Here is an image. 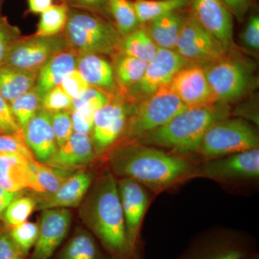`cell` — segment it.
<instances>
[{"mask_svg": "<svg viewBox=\"0 0 259 259\" xmlns=\"http://www.w3.org/2000/svg\"><path fill=\"white\" fill-rule=\"evenodd\" d=\"M107 163L116 178L132 179L156 191L186 178L192 169L185 158L135 141L110 151Z\"/></svg>", "mask_w": 259, "mask_h": 259, "instance_id": "cell-2", "label": "cell"}, {"mask_svg": "<svg viewBox=\"0 0 259 259\" xmlns=\"http://www.w3.org/2000/svg\"><path fill=\"white\" fill-rule=\"evenodd\" d=\"M190 0H136L134 3L140 23H150L190 4Z\"/></svg>", "mask_w": 259, "mask_h": 259, "instance_id": "cell-29", "label": "cell"}, {"mask_svg": "<svg viewBox=\"0 0 259 259\" xmlns=\"http://www.w3.org/2000/svg\"><path fill=\"white\" fill-rule=\"evenodd\" d=\"M70 8L64 3L53 5L40 15L35 35L54 36L64 31L69 18Z\"/></svg>", "mask_w": 259, "mask_h": 259, "instance_id": "cell-30", "label": "cell"}, {"mask_svg": "<svg viewBox=\"0 0 259 259\" xmlns=\"http://www.w3.org/2000/svg\"><path fill=\"white\" fill-rule=\"evenodd\" d=\"M256 130L242 118L223 119L204 135L197 153L207 159L258 148Z\"/></svg>", "mask_w": 259, "mask_h": 259, "instance_id": "cell-5", "label": "cell"}, {"mask_svg": "<svg viewBox=\"0 0 259 259\" xmlns=\"http://www.w3.org/2000/svg\"><path fill=\"white\" fill-rule=\"evenodd\" d=\"M117 188L130 250L134 259H139L140 233L145 213L149 204V196L146 187L132 179L117 180Z\"/></svg>", "mask_w": 259, "mask_h": 259, "instance_id": "cell-11", "label": "cell"}, {"mask_svg": "<svg viewBox=\"0 0 259 259\" xmlns=\"http://www.w3.org/2000/svg\"><path fill=\"white\" fill-rule=\"evenodd\" d=\"M20 37L19 29L11 25L7 18L0 16V66L4 64L13 42Z\"/></svg>", "mask_w": 259, "mask_h": 259, "instance_id": "cell-40", "label": "cell"}, {"mask_svg": "<svg viewBox=\"0 0 259 259\" xmlns=\"http://www.w3.org/2000/svg\"><path fill=\"white\" fill-rule=\"evenodd\" d=\"M28 11L32 14L40 15L54 5V0H27Z\"/></svg>", "mask_w": 259, "mask_h": 259, "instance_id": "cell-48", "label": "cell"}, {"mask_svg": "<svg viewBox=\"0 0 259 259\" xmlns=\"http://www.w3.org/2000/svg\"><path fill=\"white\" fill-rule=\"evenodd\" d=\"M241 259H259L258 254L254 251L251 252L249 254L245 255V256Z\"/></svg>", "mask_w": 259, "mask_h": 259, "instance_id": "cell-51", "label": "cell"}, {"mask_svg": "<svg viewBox=\"0 0 259 259\" xmlns=\"http://www.w3.org/2000/svg\"><path fill=\"white\" fill-rule=\"evenodd\" d=\"M67 49L69 46L64 34L20 37L10 47L3 65L38 71L51 57Z\"/></svg>", "mask_w": 259, "mask_h": 259, "instance_id": "cell-8", "label": "cell"}, {"mask_svg": "<svg viewBox=\"0 0 259 259\" xmlns=\"http://www.w3.org/2000/svg\"><path fill=\"white\" fill-rule=\"evenodd\" d=\"M38 71L0 66V94L8 102L35 88Z\"/></svg>", "mask_w": 259, "mask_h": 259, "instance_id": "cell-25", "label": "cell"}, {"mask_svg": "<svg viewBox=\"0 0 259 259\" xmlns=\"http://www.w3.org/2000/svg\"><path fill=\"white\" fill-rule=\"evenodd\" d=\"M59 86L72 100L81 96L90 87L77 69L68 75Z\"/></svg>", "mask_w": 259, "mask_h": 259, "instance_id": "cell-41", "label": "cell"}, {"mask_svg": "<svg viewBox=\"0 0 259 259\" xmlns=\"http://www.w3.org/2000/svg\"><path fill=\"white\" fill-rule=\"evenodd\" d=\"M120 49L122 54L148 64L156 56L158 48L153 41L147 30L138 28L122 37Z\"/></svg>", "mask_w": 259, "mask_h": 259, "instance_id": "cell-27", "label": "cell"}, {"mask_svg": "<svg viewBox=\"0 0 259 259\" xmlns=\"http://www.w3.org/2000/svg\"><path fill=\"white\" fill-rule=\"evenodd\" d=\"M175 51L187 61L206 62L222 59L228 51L192 15L185 19Z\"/></svg>", "mask_w": 259, "mask_h": 259, "instance_id": "cell-13", "label": "cell"}, {"mask_svg": "<svg viewBox=\"0 0 259 259\" xmlns=\"http://www.w3.org/2000/svg\"><path fill=\"white\" fill-rule=\"evenodd\" d=\"M228 10L231 11L232 15H234L236 13V3H235V0H221Z\"/></svg>", "mask_w": 259, "mask_h": 259, "instance_id": "cell-50", "label": "cell"}, {"mask_svg": "<svg viewBox=\"0 0 259 259\" xmlns=\"http://www.w3.org/2000/svg\"><path fill=\"white\" fill-rule=\"evenodd\" d=\"M111 101L110 93L101 89L90 87L81 96L72 100L71 110H78L88 115H95L97 110Z\"/></svg>", "mask_w": 259, "mask_h": 259, "instance_id": "cell-35", "label": "cell"}, {"mask_svg": "<svg viewBox=\"0 0 259 259\" xmlns=\"http://www.w3.org/2000/svg\"><path fill=\"white\" fill-rule=\"evenodd\" d=\"M0 134H3V133H2L1 128H0Z\"/></svg>", "mask_w": 259, "mask_h": 259, "instance_id": "cell-52", "label": "cell"}, {"mask_svg": "<svg viewBox=\"0 0 259 259\" xmlns=\"http://www.w3.org/2000/svg\"><path fill=\"white\" fill-rule=\"evenodd\" d=\"M0 128L3 134L23 133L15 120L10 102L0 94Z\"/></svg>", "mask_w": 259, "mask_h": 259, "instance_id": "cell-42", "label": "cell"}, {"mask_svg": "<svg viewBox=\"0 0 259 259\" xmlns=\"http://www.w3.org/2000/svg\"><path fill=\"white\" fill-rule=\"evenodd\" d=\"M108 8L121 37H125L139 28L141 23L134 3L129 0H109Z\"/></svg>", "mask_w": 259, "mask_h": 259, "instance_id": "cell-31", "label": "cell"}, {"mask_svg": "<svg viewBox=\"0 0 259 259\" xmlns=\"http://www.w3.org/2000/svg\"><path fill=\"white\" fill-rule=\"evenodd\" d=\"M185 19L177 12L150 22L148 33L158 49L175 50Z\"/></svg>", "mask_w": 259, "mask_h": 259, "instance_id": "cell-26", "label": "cell"}, {"mask_svg": "<svg viewBox=\"0 0 259 259\" xmlns=\"http://www.w3.org/2000/svg\"><path fill=\"white\" fill-rule=\"evenodd\" d=\"M41 108L51 114L61 111H71L72 99L65 93L61 86H57L42 97Z\"/></svg>", "mask_w": 259, "mask_h": 259, "instance_id": "cell-37", "label": "cell"}, {"mask_svg": "<svg viewBox=\"0 0 259 259\" xmlns=\"http://www.w3.org/2000/svg\"><path fill=\"white\" fill-rule=\"evenodd\" d=\"M71 9L83 10L95 14L108 13L109 0H60Z\"/></svg>", "mask_w": 259, "mask_h": 259, "instance_id": "cell-43", "label": "cell"}, {"mask_svg": "<svg viewBox=\"0 0 259 259\" xmlns=\"http://www.w3.org/2000/svg\"><path fill=\"white\" fill-rule=\"evenodd\" d=\"M30 163L36 182L37 191L35 193H53L72 174L37 161L35 158H30Z\"/></svg>", "mask_w": 259, "mask_h": 259, "instance_id": "cell-28", "label": "cell"}, {"mask_svg": "<svg viewBox=\"0 0 259 259\" xmlns=\"http://www.w3.org/2000/svg\"><path fill=\"white\" fill-rule=\"evenodd\" d=\"M8 230L24 259H26L36 243L40 231L39 223L26 221Z\"/></svg>", "mask_w": 259, "mask_h": 259, "instance_id": "cell-36", "label": "cell"}, {"mask_svg": "<svg viewBox=\"0 0 259 259\" xmlns=\"http://www.w3.org/2000/svg\"><path fill=\"white\" fill-rule=\"evenodd\" d=\"M214 63L205 70L216 102L234 101L249 90L253 78L250 66L237 59L223 58Z\"/></svg>", "mask_w": 259, "mask_h": 259, "instance_id": "cell-7", "label": "cell"}, {"mask_svg": "<svg viewBox=\"0 0 259 259\" xmlns=\"http://www.w3.org/2000/svg\"><path fill=\"white\" fill-rule=\"evenodd\" d=\"M68 46L78 56L112 55L120 49L122 37L110 22L95 13L70 9L64 29Z\"/></svg>", "mask_w": 259, "mask_h": 259, "instance_id": "cell-4", "label": "cell"}, {"mask_svg": "<svg viewBox=\"0 0 259 259\" xmlns=\"http://www.w3.org/2000/svg\"><path fill=\"white\" fill-rule=\"evenodd\" d=\"M187 108L169 84L158 90L135 107L124 134L130 142L161 127Z\"/></svg>", "mask_w": 259, "mask_h": 259, "instance_id": "cell-6", "label": "cell"}, {"mask_svg": "<svg viewBox=\"0 0 259 259\" xmlns=\"http://www.w3.org/2000/svg\"><path fill=\"white\" fill-rule=\"evenodd\" d=\"M249 0H235L236 3V13L235 16L238 20H243V16L246 13L248 8Z\"/></svg>", "mask_w": 259, "mask_h": 259, "instance_id": "cell-49", "label": "cell"}, {"mask_svg": "<svg viewBox=\"0 0 259 259\" xmlns=\"http://www.w3.org/2000/svg\"><path fill=\"white\" fill-rule=\"evenodd\" d=\"M193 16L227 51L233 45V15L221 0H190Z\"/></svg>", "mask_w": 259, "mask_h": 259, "instance_id": "cell-16", "label": "cell"}, {"mask_svg": "<svg viewBox=\"0 0 259 259\" xmlns=\"http://www.w3.org/2000/svg\"><path fill=\"white\" fill-rule=\"evenodd\" d=\"M133 110L124 102L112 100L95 112L91 139L97 156L108 151L124 134Z\"/></svg>", "mask_w": 259, "mask_h": 259, "instance_id": "cell-14", "label": "cell"}, {"mask_svg": "<svg viewBox=\"0 0 259 259\" xmlns=\"http://www.w3.org/2000/svg\"><path fill=\"white\" fill-rule=\"evenodd\" d=\"M187 62L176 51L158 49L156 56L148 63L141 79L128 88L130 95L134 100L142 101L169 84Z\"/></svg>", "mask_w": 259, "mask_h": 259, "instance_id": "cell-9", "label": "cell"}, {"mask_svg": "<svg viewBox=\"0 0 259 259\" xmlns=\"http://www.w3.org/2000/svg\"><path fill=\"white\" fill-rule=\"evenodd\" d=\"M51 259H112L88 229L78 228Z\"/></svg>", "mask_w": 259, "mask_h": 259, "instance_id": "cell-23", "label": "cell"}, {"mask_svg": "<svg viewBox=\"0 0 259 259\" xmlns=\"http://www.w3.org/2000/svg\"><path fill=\"white\" fill-rule=\"evenodd\" d=\"M30 159L18 153H0V186L10 192H37Z\"/></svg>", "mask_w": 259, "mask_h": 259, "instance_id": "cell-21", "label": "cell"}, {"mask_svg": "<svg viewBox=\"0 0 259 259\" xmlns=\"http://www.w3.org/2000/svg\"><path fill=\"white\" fill-rule=\"evenodd\" d=\"M251 252V242L247 237L223 232L196 240L178 259H241Z\"/></svg>", "mask_w": 259, "mask_h": 259, "instance_id": "cell-12", "label": "cell"}, {"mask_svg": "<svg viewBox=\"0 0 259 259\" xmlns=\"http://www.w3.org/2000/svg\"><path fill=\"white\" fill-rule=\"evenodd\" d=\"M97 156L91 136L74 133L64 144L58 148L48 164L73 173L93 164Z\"/></svg>", "mask_w": 259, "mask_h": 259, "instance_id": "cell-20", "label": "cell"}, {"mask_svg": "<svg viewBox=\"0 0 259 259\" xmlns=\"http://www.w3.org/2000/svg\"><path fill=\"white\" fill-rule=\"evenodd\" d=\"M228 115V105L221 102L187 107L165 125L144 135L136 142L169 148L181 154L197 153L202 138L209 127L226 118Z\"/></svg>", "mask_w": 259, "mask_h": 259, "instance_id": "cell-3", "label": "cell"}, {"mask_svg": "<svg viewBox=\"0 0 259 259\" xmlns=\"http://www.w3.org/2000/svg\"><path fill=\"white\" fill-rule=\"evenodd\" d=\"M76 69L90 87L110 93L115 88L114 68L102 56L82 54L78 56Z\"/></svg>", "mask_w": 259, "mask_h": 259, "instance_id": "cell-24", "label": "cell"}, {"mask_svg": "<svg viewBox=\"0 0 259 259\" xmlns=\"http://www.w3.org/2000/svg\"><path fill=\"white\" fill-rule=\"evenodd\" d=\"M25 193V191L23 192H10L0 186V221L3 220L5 211L15 199Z\"/></svg>", "mask_w": 259, "mask_h": 259, "instance_id": "cell-47", "label": "cell"}, {"mask_svg": "<svg viewBox=\"0 0 259 259\" xmlns=\"http://www.w3.org/2000/svg\"><path fill=\"white\" fill-rule=\"evenodd\" d=\"M69 209H44L35 246L26 259H51L69 235L71 225Z\"/></svg>", "mask_w": 259, "mask_h": 259, "instance_id": "cell-15", "label": "cell"}, {"mask_svg": "<svg viewBox=\"0 0 259 259\" xmlns=\"http://www.w3.org/2000/svg\"><path fill=\"white\" fill-rule=\"evenodd\" d=\"M0 259H24L21 252L10 236L9 230L0 226Z\"/></svg>", "mask_w": 259, "mask_h": 259, "instance_id": "cell-44", "label": "cell"}, {"mask_svg": "<svg viewBox=\"0 0 259 259\" xmlns=\"http://www.w3.org/2000/svg\"><path fill=\"white\" fill-rule=\"evenodd\" d=\"M10 104L15 120L23 131L29 121L41 109V97L34 88Z\"/></svg>", "mask_w": 259, "mask_h": 259, "instance_id": "cell-33", "label": "cell"}, {"mask_svg": "<svg viewBox=\"0 0 259 259\" xmlns=\"http://www.w3.org/2000/svg\"><path fill=\"white\" fill-rule=\"evenodd\" d=\"M79 207L87 229L107 254L112 259H134L126 236L117 180L109 168L94 179Z\"/></svg>", "mask_w": 259, "mask_h": 259, "instance_id": "cell-1", "label": "cell"}, {"mask_svg": "<svg viewBox=\"0 0 259 259\" xmlns=\"http://www.w3.org/2000/svg\"><path fill=\"white\" fill-rule=\"evenodd\" d=\"M23 138L37 161L48 163L58 150L51 113L40 109L23 130Z\"/></svg>", "mask_w": 259, "mask_h": 259, "instance_id": "cell-19", "label": "cell"}, {"mask_svg": "<svg viewBox=\"0 0 259 259\" xmlns=\"http://www.w3.org/2000/svg\"><path fill=\"white\" fill-rule=\"evenodd\" d=\"M147 63L122 54L116 61L115 76L116 81L123 88H130L136 84L144 74Z\"/></svg>", "mask_w": 259, "mask_h": 259, "instance_id": "cell-32", "label": "cell"}, {"mask_svg": "<svg viewBox=\"0 0 259 259\" xmlns=\"http://www.w3.org/2000/svg\"><path fill=\"white\" fill-rule=\"evenodd\" d=\"M0 153H18L28 158H34L25 143L23 133L0 134Z\"/></svg>", "mask_w": 259, "mask_h": 259, "instance_id": "cell-39", "label": "cell"}, {"mask_svg": "<svg viewBox=\"0 0 259 259\" xmlns=\"http://www.w3.org/2000/svg\"><path fill=\"white\" fill-rule=\"evenodd\" d=\"M36 200L33 194H22L8 206L2 220L3 226L10 229L26 222L34 210L36 209Z\"/></svg>", "mask_w": 259, "mask_h": 259, "instance_id": "cell-34", "label": "cell"}, {"mask_svg": "<svg viewBox=\"0 0 259 259\" xmlns=\"http://www.w3.org/2000/svg\"><path fill=\"white\" fill-rule=\"evenodd\" d=\"M169 86L187 107L216 102L207 81L206 70L200 66H186L175 75Z\"/></svg>", "mask_w": 259, "mask_h": 259, "instance_id": "cell-18", "label": "cell"}, {"mask_svg": "<svg viewBox=\"0 0 259 259\" xmlns=\"http://www.w3.org/2000/svg\"><path fill=\"white\" fill-rule=\"evenodd\" d=\"M73 129L76 134H92L94 125V116L78 110H71Z\"/></svg>", "mask_w": 259, "mask_h": 259, "instance_id": "cell-46", "label": "cell"}, {"mask_svg": "<svg viewBox=\"0 0 259 259\" xmlns=\"http://www.w3.org/2000/svg\"><path fill=\"white\" fill-rule=\"evenodd\" d=\"M94 177L91 172L79 170L71 174L55 192L51 194L34 192L36 209L64 208L79 207L91 187Z\"/></svg>", "mask_w": 259, "mask_h": 259, "instance_id": "cell-17", "label": "cell"}, {"mask_svg": "<svg viewBox=\"0 0 259 259\" xmlns=\"http://www.w3.org/2000/svg\"><path fill=\"white\" fill-rule=\"evenodd\" d=\"M51 125L55 136L58 148L64 144L73 134L71 111H61L51 114Z\"/></svg>", "mask_w": 259, "mask_h": 259, "instance_id": "cell-38", "label": "cell"}, {"mask_svg": "<svg viewBox=\"0 0 259 259\" xmlns=\"http://www.w3.org/2000/svg\"><path fill=\"white\" fill-rule=\"evenodd\" d=\"M242 41L244 46L251 50L258 51L259 49V17L253 15L250 18L243 33Z\"/></svg>", "mask_w": 259, "mask_h": 259, "instance_id": "cell-45", "label": "cell"}, {"mask_svg": "<svg viewBox=\"0 0 259 259\" xmlns=\"http://www.w3.org/2000/svg\"><path fill=\"white\" fill-rule=\"evenodd\" d=\"M78 55L69 49L51 57L37 73L35 88L41 97L53 88L59 86L65 78L76 69Z\"/></svg>", "mask_w": 259, "mask_h": 259, "instance_id": "cell-22", "label": "cell"}, {"mask_svg": "<svg viewBox=\"0 0 259 259\" xmlns=\"http://www.w3.org/2000/svg\"><path fill=\"white\" fill-rule=\"evenodd\" d=\"M189 175V178L204 177L221 181L258 178V148L208 159L192 168Z\"/></svg>", "mask_w": 259, "mask_h": 259, "instance_id": "cell-10", "label": "cell"}]
</instances>
